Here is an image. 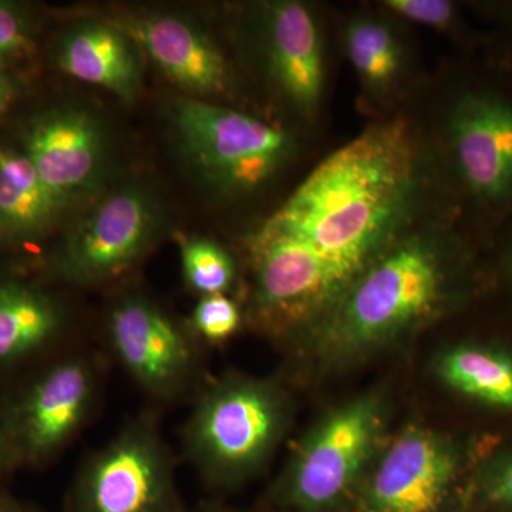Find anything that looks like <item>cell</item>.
Here are the masks:
<instances>
[{
	"label": "cell",
	"instance_id": "obj_1",
	"mask_svg": "<svg viewBox=\"0 0 512 512\" xmlns=\"http://www.w3.org/2000/svg\"><path fill=\"white\" fill-rule=\"evenodd\" d=\"M419 183L409 124L383 121L326 157L265 224L318 256L349 291L399 238Z\"/></svg>",
	"mask_w": 512,
	"mask_h": 512
},
{
	"label": "cell",
	"instance_id": "obj_2",
	"mask_svg": "<svg viewBox=\"0 0 512 512\" xmlns=\"http://www.w3.org/2000/svg\"><path fill=\"white\" fill-rule=\"evenodd\" d=\"M439 241L397 242L356 279L330 312L326 342L340 350L375 345L439 306L446 289Z\"/></svg>",
	"mask_w": 512,
	"mask_h": 512
},
{
	"label": "cell",
	"instance_id": "obj_3",
	"mask_svg": "<svg viewBox=\"0 0 512 512\" xmlns=\"http://www.w3.org/2000/svg\"><path fill=\"white\" fill-rule=\"evenodd\" d=\"M175 143L192 173L222 195L268 184L295 151L284 128L214 101L181 97L170 107Z\"/></svg>",
	"mask_w": 512,
	"mask_h": 512
},
{
	"label": "cell",
	"instance_id": "obj_4",
	"mask_svg": "<svg viewBox=\"0 0 512 512\" xmlns=\"http://www.w3.org/2000/svg\"><path fill=\"white\" fill-rule=\"evenodd\" d=\"M494 74L461 84L446 119L454 174L484 225L504 224L512 215V84Z\"/></svg>",
	"mask_w": 512,
	"mask_h": 512
},
{
	"label": "cell",
	"instance_id": "obj_5",
	"mask_svg": "<svg viewBox=\"0 0 512 512\" xmlns=\"http://www.w3.org/2000/svg\"><path fill=\"white\" fill-rule=\"evenodd\" d=\"M284 400L271 384L232 377L198 400L183 430L185 456L215 484L248 476L281 436Z\"/></svg>",
	"mask_w": 512,
	"mask_h": 512
},
{
	"label": "cell",
	"instance_id": "obj_6",
	"mask_svg": "<svg viewBox=\"0 0 512 512\" xmlns=\"http://www.w3.org/2000/svg\"><path fill=\"white\" fill-rule=\"evenodd\" d=\"M99 370L89 356L67 355L40 367L0 399V420L16 468L52 461L90 420Z\"/></svg>",
	"mask_w": 512,
	"mask_h": 512
},
{
	"label": "cell",
	"instance_id": "obj_7",
	"mask_svg": "<svg viewBox=\"0 0 512 512\" xmlns=\"http://www.w3.org/2000/svg\"><path fill=\"white\" fill-rule=\"evenodd\" d=\"M69 512H181L174 464L153 414L128 421L83 461Z\"/></svg>",
	"mask_w": 512,
	"mask_h": 512
},
{
	"label": "cell",
	"instance_id": "obj_8",
	"mask_svg": "<svg viewBox=\"0 0 512 512\" xmlns=\"http://www.w3.org/2000/svg\"><path fill=\"white\" fill-rule=\"evenodd\" d=\"M164 215L153 191L123 184L96 204L64 235L50 259L57 278L74 286H99L127 274L156 245Z\"/></svg>",
	"mask_w": 512,
	"mask_h": 512
},
{
	"label": "cell",
	"instance_id": "obj_9",
	"mask_svg": "<svg viewBox=\"0 0 512 512\" xmlns=\"http://www.w3.org/2000/svg\"><path fill=\"white\" fill-rule=\"evenodd\" d=\"M106 338L123 369L150 396L170 402L194 382V336L143 293H126L114 301Z\"/></svg>",
	"mask_w": 512,
	"mask_h": 512
},
{
	"label": "cell",
	"instance_id": "obj_10",
	"mask_svg": "<svg viewBox=\"0 0 512 512\" xmlns=\"http://www.w3.org/2000/svg\"><path fill=\"white\" fill-rule=\"evenodd\" d=\"M106 127L93 111L56 107L26 128L23 153L57 197L74 207L100 197L110 167Z\"/></svg>",
	"mask_w": 512,
	"mask_h": 512
},
{
	"label": "cell",
	"instance_id": "obj_11",
	"mask_svg": "<svg viewBox=\"0 0 512 512\" xmlns=\"http://www.w3.org/2000/svg\"><path fill=\"white\" fill-rule=\"evenodd\" d=\"M379 429L373 400H357L333 413L293 461L282 485L285 503L305 512L336 503L365 464Z\"/></svg>",
	"mask_w": 512,
	"mask_h": 512
},
{
	"label": "cell",
	"instance_id": "obj_12",
	"mask_svg": "<svg viewBox=\"0 0 512 512\" xmlns=\"http://www.w3.org/2000/svg\"><path fill=\"white\" fill-rule=\"evenodd\" d=\"M262 62L275 93L303 119L318 114L325 90V45L311 6L279 0L262 6Z\"/></svg>",
	"mask_w": 512,
	"mask_h": 512
},
{
	"label": "cell",
	"instance_id": "obj_13",
	"mask_svg": "<svg viewBox=\"0 0 512 512\" xmlns=\"http://www.w3.org/2000/svg\"><path fill=\"white\" fill-rule=\"evenodd\" d=\"M127 33L187 97L212 101L232 90L227 59L200 25L183 15L146 12L109 19Z\"/></svg>",
	"mask_w": 512,
	"mask_h": 512
},
{
	"label": "cell",
	"instance_id": "obj_14",
	"mask_svg": "<svg viewBox=\"0 0 512 512\" xmlns=\"http://www.w3.org/2000/svg\"><path fill=\"white\" fill-rule=\"evenodd\" d=\"M456 474V457L427 431H410L390 448L367 491L370 512H434Z\"/></svg>",
	"mask_w": 512,
	"mask_h": 512
},
{
	"label": "cell",
	"instance_id": "obj_15",
	"mask_svg": "<svg viewBox=\"0 0 512 512\" xmlns=\"http://www.w3.org/2000/svg\"><path fill=\"white\" fill-rule=\"evenodd\" d=\"M55 56L57 66L67 76L106 89L121 100H136L140 93V47L109 19L74 23L59 37Z\"/></svg>",
	"mask_w": 512,
	"mask_h": 512
},
{
	"label": "cell",
	"instance_id": "obj_16",
	"mask_svg": "<svg viewBox=\"0 0 512 512\" xmlns=\"http://www.w3.org/2000/svg\"><path fill=\"white\" fill-rule=\"evenodd\" d=\"M66 326V311L53 293L25 279H0V375L45 356Z\"/></svg>",
	"mask_w": 512,
	"mask_h": 512
},
{
	"label": "cell",
	"instance_id": "obj_17",
	"mask_svg": "<svg viewBox=\"0 0 512 512\" xmlns=\"http://www.w3.org/2000/svg\"><path fill=\"white\" fill-rule=\"evenodd\" d=\"M70 208L43 183L23 151L0 147V245L45 238Z\"/></svg>",
	"mask_w": 512,
	"mask_h": 512
},
{
	"label": "cell",
	"instance_id": "obj_18",
	"mask_svg": "<svg viewBox=\"0 0 512 512\" xmlns=\"http://www.w3.org/2000/svg\"><path fill=\"white\" fill-rule=\"evenodd\" d=\"M345 49L360 83L373 96H389L406 69V52L384 19L359 16L346 26Z\"/></svg>",
	"mask_w": 512,
	"mask_h": 512
},
{
	"label": "cell",
	"instance_id": "obj_19",
	"mask_svg": "<svg viewBox=\"0 0 512 512\" xmlns=\"http://www.w3.org/2000/svg\"><path fill=\"white\" fill-rule=\"evenodd\" d=\"M439 370L458 392L490 406L512 410V357L463 346L446 353Z\"/></svg>",
	"mask_w": 512,
	"mask_h": 512
},
{
	"label": "cell",
	"instance_id": "obj_20",
	"mask_svg": "<svg viewBox=\"0 0 512 512\" xmlns=\"http://www.w3.org/2000/svg\"><path fill=\"white\" fill-rule=\"evenodd\" d=\"M180 248L184 281L191 291L201 296L228 292L234 284L237 266L221 245L207 238H188Z\"/></svg>",
	"mask_w": 512,
	"mask_h": 512
},
{
	"label": "cell",
	"instance_id": "obj_21",
	"mask_svg": "<svg viewBox=\"0 0 512 512\" xmlns=\"http://www.w3.org/2000/svg\"><path fill=\"white\" fill-rule=\"evenodd\" d=\"M241 325V312L237 303L227 295L201 296L192 311L190 332L205 342L221 343L237 333Z\"/></svg>",
	"mask_w": 512,
	"mask_h": 512
},
{
	"label": "cell",
	"instance_id": "obj_22",
	"mask_svg": "<svg viewBox=\"0 0 512 512\" xmlns=\"http://www.w3.org/2000/svg\"><path fill=\"white\" fill-rule=\"evenodd\" d=\"M384 8L394 15L400 16L420 25L430 26L441 30H453L464 37L467 43L471 40V33L464 29L460 8L448 0H387L383 2Z\"/></svg>",
	"mask_w": 512,
	"mask_h": 512
},
{
	"label": "cell",
	"instance_id": "obj_23",
	"mask_svg": "<svg viewBox=\"0 0 512 512\" xmlns=\"http://www.w3.org/2000/svg\"><path fill=\"white\" fill-rule=\"evenodd\" d=\"M29 20L18 6L0 2V70L30 47Z\"/></svg>",
	"mask_w": 512,
	"mask_h": 512
},
{
	"label": "cell",
	"instance_id": "obj_24",
	"mask_svg": "<svg viewBox=\"0 0 512 512\" xmlns=\"http://www.w3.org/2000/svg\"><path fill=\"white\" fill-rule=\"evenodd\" d=\"M488 495L494 503L512 505V458L491 481Z\"/></svg>",
	"mask_w": 512,
	"mask_h": 512
},
{
	"label": "cell",
	"instance_id": "obj_25",
	"mask_svg": "<svg viewBox=\"0 0 512 512\" xmlns=\"http://www.w3.org/2000/svg\"><path fill=\"white\" fill-rule=\"evenodd\" d=\"M497 62L495 72L512 84V25L505 28V35L498 40Z\"/></svg>",
	"mask_w": 512,
	"mask_h": 512
},
{
	"label": "cell",
	"instance_id": "obj_26",
	"mask_svg": "<svg viewBox=\"0 0 512 512\" xmlns=\"http://www.w3.org/2000/svg\"><path fill=\"white\" fill-rule=\"evenodd\" d=\"M12 453H10L8 439H6L5 430H3L2 420H0V494L5 493L2 485L8 480L9 474L15 471Z\"/></svg>",
	"mask_w": 512,
	"mask_h": 512
},
{
	"label": "cell",
	"instance_id": "obj_27",
	"mask_svg": "<svg viewBox=\"0 0 512 512\" xmlns=\"http://www.w3.org/2000/svg\"><path fill=\"white\" fill-rule=\"evenodd\" d=\"M16 96V84L8 73L0 70V116L9 109Z\"/></svg>",
	"mask_w": 512,
	"mask_h": 512
},
{
	"label": "cell",
	"instance_id": "obj_28",
	"mask_svg": "<svg viewBox=\"0 0 512 512\" xmlns=\"http://www.w3.org/2000/svg\"><path fill=\"white\" fill-rule=\"evenodd\" d=\"M0 512H40L29 504L16 500L8 493L0 494Z\"/></svg>",
	"mask_w": 512,
	"mask_h": 512
},
{
	"label": "cell",
	"instance_id": "obj_29",
	"mask_svg": "<svg viewBox=\"0 0 512 512\" xmlns=\"http://www.w3.org/2000/svg\"><path fill=\"white\" fill-rule=\"evenodd\" d=\"M504 224H510V245H508L507 251V266L508 272H510V276L512 279V215L510 218H508L507 221L504 222Z\"/></svg>",
	"mask_w": 512,
	"mask_h": 512
},
{
	"label": "cell",
	"instance_id": "obj_30",
	"mask_svg": "<svg viewBox=\"0 0 512 512\" xmlns=\"http://www.w3.org/2000/svg\"><path fill=\"white\" fill-rule=\"evenodd\" d=\"M181 512H185V511H181ZM191 512H205V511H191Z\"/></svg>",
	"mask_w": 512,
	"mask_h": 512
}]
</instances>
